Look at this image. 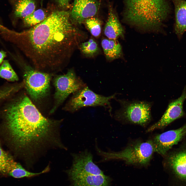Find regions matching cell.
<instances>
[{
	"label": "cell",
	"mask_w": 186,
	"mask_h": 186,
	"mask_svg": "<svg viewBox=\"0 0 186 186\" xmlns=\"http://www.w3.org/2000/svg\"><path fill=\"white\" fill-rule=\"evenodd\" d=\"M13 35L34 68L42 72L64 66L85 37L66 10L54 11L41 23Z\"/></svg>",
	"instance_id": "6da1fadb"
},
{
	"label": "cell",
	"mask_w": 186,
	"mask_h": 186,
	"mask_svg": "<svg viewBox=\"0 0 186 186\" xmlns=\"http://www.w3.org/2000/svg\"><path fill=\"white\" fill-rule=\"evenodd\" d=\"M6 124L16 147L26 158V165L33 163V159L50 148H63L59 136L62 120L44 117L28 96L24 94L5 107Z\"/></svg>",
	"instance_id": "7a4b0ae2"
},
{
	"label": "cell",
	"mask_w": 186,
	"mask_h": 186,
	"mask_svg": "<svg viewBox=\"0 0 186 186\" xmlns=\"http://www.w3.org/2000/svg\"><path fill=\"white\" fill-rule=\"evenodd\" d=\"M125 6L127 21L150 30L159 29L169 10L166 0H125Z\"/></svg>",
	"instance_id": "3957f363"
},
{
	"label": "cell",
	"mask_w": 186,
	"mask_h": 186,
	"mask_svg": "<svg viewBox=\"0 0 186 186\" xmlns=\"http://www.w3.org/2000/svg\"><path fill=\"white\" fill-rule=\"evenodd\" d=\"M95 148L98 154L101 157L100 162L120 159L128 164L142 166L149 164L154 152L152 141L150 140L133 143L118 152L104 151L99 148L96 144Z\"/></svg>",
	"instance_id": "277c9868"
},
{
	"label": "cell",
	"mask_w": 186,
	"mask_h": 186,
	"mask_svg": "<svg viewBox=\"0 0 186 186\" xmlns=\"http://www.w3.org/2000/svg\"><path fill=\"white\" fill-rule=\"evenodd\" d=\"M20 64L23 71L24 87L31 99L38 102L49 93L53 74L37 70L22 61Z\"/></svg>",
	"instance_id": "5b68a950"
},
{
	"label": "cell",
	"mask_w": 186,
	"mask_h": 186,
	"mask_svg": "<svg viewBox=\"0 0 186 186\" xmlns=\"http://www.w3.org/2000/svg\"><path fill=\"white\" fill-rule=\"evenodd\" d=\"M121 107L115 114L117 120L144 126L151 119V103L144 101L119 99Z\"/></svg>",
	"instance_id": "8992f818"
},
{
	"label": "cell",
	"mask_w": 186,
	"mask_h": 186,
	"mask_svg": "<svg viewBox=\"0 0 186 186\" xmlns=\"http://www.w3.org/2000/svg\"><path fill=\"white\" fill-rule=\"evenodd\" d=\"M53 83L55 88L54 102L50 114L53 113L70 94L87 86L72 68L68 70L65 74L56 75Z\"/></svg>",
	"instance_id": "52a82bcc"
},
{
	"label": "cell",
	"mask_w": 186,
	"mask_h": 186,
	"mask_svg": "<svg viewBox=\"0 0 186 186\" xmlns=\"http://www.w3.org/2000/svg\"><path fill=\"white\" fill-rule=\"evenodd\" d=\"M115 95L114 94L106 97L99 95L86 86L74 93L64 110L73 113L84 107L102 106L109 109L111 112V107L110 101L115 98Z\"/></svg>",
	"instance_id": "ba28073f"
},
{
	"label": "cell",
	"mask_w": 186,
	"mask_h": 186,
	"mask_svg": "<svg viewBox=\"0 0 186 186\" xmlns=\"http://www.w3.org/2000/svg\"><path fill=\"white\" fill-rule=\"evenodd\" d=\"M164 156L165 165L177 178L186 181V136Z\"/></svg>",
	"instance_id": "9c48e42d"
},
{
	"label": "cell",
	"mask_w": 186,
	"mask_h": 186,
	"mask_svg": "<svg viewBox=\"0 0 186 186\" xmlns=\"http://www.w3.org/2000/svg\"><path fill=\"white\" fill-rule=\"evenodd\" d=\"M186 136V123L179 128L157 135L152 141L154 152L165 156Z\"/></svg>",
	"instance_id": "30bf717a"
},
{
	"label": "cell",
	"mask_w": 186,
	"mask_h": 186,
	"mask_svg": "<svg viewBox=\"0 0 186 186\" xmlns=\"http://www.w3.org/2000/svg\"><path fill=\"white\" fill-rule=\"evenodd\" d=\"M186 99V86L180 97L170 103L161 118L149 127L146 132L163 128L176 120L183 117L185 113L183 110V104Z\"/></svg>",
	"instance_id": "8fae6325"
},
{
	"label": "cell",
	"mask_w": 186,
	"mask_h": 186,
	"mask_svg": "<svg viewBox=\"0 0 186 186\" xmlns=\"http://www.w3.org/2000/svg\"><path fill=\"white\" fill-rule=\"evenodd\" d=\"M72 166L66 171L67 174H83L95 175L104 174L103 172L93 162V156L87 150L78 153L72 154Z\"/></svg>",
	"instance_id": "7c38bea8"
},
{
	"label": "cell",
	"mask_w": 186,
	"mask_h": 186,
	"mask_svg": "<svg viewBox=\"0 0 186 186\" xmlns=\"http://www.w3.org/2000/svg\"><path fill=\"white\" fill-rule=\"evenodd\" d=\"M99 0H74L70 17L74 24L80 25L88 18L95 17L100 6Z\"/></svg>",
	"instance_id": "4fadbf2b"
},
{
	"label": "cell",
	"mask_w": 186,
	"mask_h": 186,
	"mask_svg": "<svg viewBox=\"0 0 186 186\" xmlns=\"http://www.w3.org/2000/svg\"><path fill=\"white\" fill-rule=\"evenodd\" d=\"M71 186H110L111 179L104 175L68 174Z\"/></svg>",
	"instance_id": "5bb4252c"
},
{
	"label": "cell",
	"mask_w": 186,
	"mask_h": 186,
	"mask_svg": "<svg viewBox=\"0 0 186 186\" xmlns=\"http://www.w3.org/2000/svg\"><path fill=\"white\" fill-rule=\"evenodd\" d=\"M108 9V17L104 33L107 38L117 40L123 37L124 31L112 7L109 5Z\"/></svg>",
	"instance_id": "9a60e30c"
},
{
	"label": "cell",
	"mask_w": 186,
	"mask_h": 186,
	"mask_svg": "<svg viewBox=\"0 0 186 186\" xmlns=\"http://www.w3.org/2000/svg\"><path fill=\"white\" fill-rule=\"evenodd\" d=\"M175 19V31L181 37L186 30V1L173 0Z\"/></svg>",
	"instance_id": "2e32d148"
},
{
	"label": "cell",
	"mask_w": 186,
	"mask_h": 186,
	"mask_svg": "<svg viewBox=\"0 0 186 186\" xmlns=\"http://www.w3.org/2000/svg\"><path fill=\"white\" fill-rule=\"evenodd\" d=\"M49 170V166L48 165L40 172H30L26 169L20 164L14 161L11 158L7 167L6 174L16 178L30 177L47 173Z\"/></svg>",
	"instance_id": "e0dca14e"
},
{
	"label": "cell",
	"mask_w": 186,
	"mask_h": 186,
	"mask_svg": "<svg viewBox=\"0 0 186 186\" xmlns=\"http://www.w3.org/2000/svg\"><path fill=\"white\" fill-rule=\"evenodd\" d=\"M101 45L106 59L111 61L120 58L122 56L121 46L117 40L104 38Z\"/></svg>",
	"instance_id": "ac0fdd59"
},
{
	"label": "cell",
	"mask_w": 186,
	"mask_h": 186,
	"mask_svg": "<svg viewBox=\"0 0 186 186\" xmlns=\"http://www.w3.org/2000/svg\"><path fill=\"white\" fill-rule=\"evenodd\" d=\"M13 6L15 16L23 19L33 12L36 7L34 0H16Z\"/></svg>",
	"instance_id": "d6986e66"
},
{
	"label": "cell",
	"mask_w": 186,
	"mask_h": 186,
	"mask_svg": "<svg viewBox=\"0 0 186 186\" xmlns=\"http://www.w3.org/2000/svg\"><path fill=\"white\" fill-rule=\"evenodd\" d=\"M79 48L82 54L87 57H93L98 54L99 52L97 43L92 38L81 43Z\"/></svg>",
	"instance_id": "ffe728a7"
},
{
	"label": "cell",
	"mask_w": 186,
	"mask_h": 186,
	"mask_svg": "<svg viewBox=\"0 0 186 186\" xmlns=\"http://www.w3.org/2000/svg\"><path fill=\"white\" fill-rule=\"evenodd\" d=\"M48 16L46 13L42 9L35 10L23 19L24 23L27 26H33L42 22Z\"/></svg>",
	"instance_id": "44dd1931"
},
{
	"label": "cell",
	"mask_w": 186,
	"mask_h": 186,
	"mask_svg": "<svg viewBox=\"0 0 186 186\" xmlns=\"http://www.w3.org/2000/svg\"><path fill=\"white\" fill-rule=\"evenodd\" d=\"M0 77L11 82L18 81L19 78L7 60L3 61L0 66Z\"/></svg>",
	"instance_id": "7402d4cb"
},
{
	"label": "cell",
	"mask_w": 186,
	"mask_h": 186,
	"mask_svg": "<svg viewBox=\"0 0 186 186\" xmlns=\"http://www.w3.org/2000/svg\"><path fill=\"white\" fill-rule=\"evenodd\" d=\"M83 23L94 36L97 37L100 35L102 23L98 18L95 17L90 18L86 19Z\"/></svg>",
	"instance_id": "603a6c76"
},
{
	"label": "cell",
	"mask_w": 186,
	"mask_h": 186,
	"mask_svg": "<svg viewBox=\"0 0 186 186\" xmlns=\"http://www.w3.org/2000/svg\"><path fill=\"white\" fill-rule=\"evenodd\" d=\"M11 158L0 145V173L4 175L6 174L7 167Z\"/></svg>",
	"instance_id": "cb8c5ba5"
},
{
	"label": "cell",
	"mask_w": 186,
	"mask_h": 186,
	"mask_svg": "<svg viewBox=\"0 0 186 186\" xmlns=\"http://www.w3.org/2000/svg\"><path fill=\"white\" fill-rule=\"evenodd\" d=\"M56 2L60 7L63 9H66L69 7L70 0H56Z\"/></svg>",
	"instance_id": "d4e9b609"
},
{
	"label": "cell",
	"mask_w": 186,
	"mask_h": 186,
	"mask_svg": "<svg viewBox=\"0 0 186 186\" xmlns=\"http://www.w3.org/2000/svg\"><path fill=\"white\" fill-rule=\"evenodd\" d=\"M6 56L5 52L3 51H0V64L3 62L4 59Z\"/></svg>",
	"instance_id": "484cf974"
}]
</instances>
